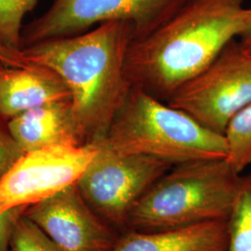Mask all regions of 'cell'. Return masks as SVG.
<instances>
[{"label":"cell","mask_w":251,"mask_h":251,"mask_svg":"<svg viewBox=\"0 0 251 251\" xmlns=\"http://www.w3.org/2000/svg\"><path fill=\"white\" fill-rule=\"evenodd\" d=\"M245 0H186L148 36L133 39L126 57L132 88L165 102L211 63L246 25Z\"/></svg>","instance_id":"6da1fadb"},{"label":"cell","mask_w":251,"mask_h":251,"mask_svg":"<svg viewBox=\"0 0 251 251\" xmlns=\"http://www.w3.org/2000/svg\"><path fill=\"white\" fill-rule=\"evenodd\" d=\"M134 28L114 21L76 36L48 40L22 50L32 63L57 73L72 95L74 125L81 145L103 141L132 86L126 57Z\"/></svg>","instance_id":"7a4b0ae2"},{"label":"cell","mask_w":251,"mask_h":251,"mask_svg":"<svg viewBox=\"0 0 251 251\" xmlns=\"http://www.w3.org/2000/svg\"><path fill=\"white\" fill-rule=\"evenodd\" d=\"M240 177L227 159L173 166L137 202L126 231L157 232L228 220Z\"/></svg>","instance_id":"3957f363"},{"label":"cell","mask_w":251,"mask_h":251,"mask_svg":"<svg viewBox=\"0 0 251 251\" xmlns=\"http://www.w3.org/2000/svg\"><path fill=\"white\" fill-rule=\"evenodd\" d=\"M121 154H144L171 163L226 159L225 135L198 123L187 113L132 88L101 141Z\"/></svg>","instance_id":"277c9868"},{"label":"cell","mask_w":251,"mask_h":251,"mask_svg":"<svg viewBox=\"0 0 251 251\" xmlns=\"http://www.w3.org/2000/svg\"><path fill=\"white\" fill-rule=\"evenodd\" d=\"M77 181L81 196L109 225L121 233L128 216L147 190L173 167L144 154H121L102 142Z\"/></svg>","instance_id":"5b68a950"},{"label":"cell","mask_w":251,"mask_h":251,"mask_svg":"<svg viewBox=\"0 0 251 251\" xmlns=\"http://www.w3.org/2000/svg\"><path fill=\"white\" fill-rule=\"evenodd\" d=\"M186 0H53L49 10L23 28L22 50L38 43L86 33L95 25L130 22L134 39L148 36Z\"/></svg>","instance_id":"8992f818"},{"label":"cell","mask_w":251,"mask_h":251,"mask_svg":"<svg viewBox=\"0 0 251 251\" xmlns=\"http://www.w3.org/2000/svg\"><path fill=\"white\" fill-rule=\"evenodd\" d=\"M251 102V56L236 38L168 101L222 135L230 120Z\"/></svg>","instance_id":"52a82bcc"},{"label":"cell","mask_w":251,"mask_h":251,"mask_svg":"<svg viewBox=\"0 0 251 251\" xmlns=\"http://www.w3.org/2000/svg\"><path fill=\"white\" fill-rule=\"evenodd\" d=\"M96 152V144L50 145L25 152L0 180V214L77 183Z\"/></svg>","instance_id":"ba28073f"},{"label":"cell","mask_w":251,"mask_h":251,"mask_svg":"<svg viewBox=\"0 0 251 251\" xmlns=\"http://www.w3.org/2000/svg\"><path fill=\"white\" fill-rule=\"evenodd\" d=\"M25 216L59 251H111L122 233L88 205L77 183L28 206Z\"/></svg>","instance_id":"9c48e42d"},{"label":"cell","mask_w":251,"mask_h":251,"mask_svg":"<svg viewBox=\"0 0 251 251\" xmlns=\"http://www.w3.org/2000/svg\"><path fill=\"white\" fill-rule=\"evenodd\" d=\"M72 100L63 78L45 65L11 66L0 61V117L6 122L56 101Z\"/></svg>","instance_id":"30bf717a"},{"label":"cell","mask_w":251,"mask_h":251,"mask_svg":"<svg viewBox=\"0 0 251 251\" xmlns=\"http://www.w3.org/2000/svg\"><path fill=\"white\" fill-rule=\"evenodd\" d=\"M227 241V220H219L157 232L127 230L111 251H225Z\"/></svg>","instance_id":"8fae6325"},{"label":"cell","mask_w":251,"mask_h":251,"mask_svg":"<svg viewBox=\"0 0 251 251\" xmlns=\"http://www.w3.org/2000/svg\"><path fill=\"white\" fill-rule=\"evenodd\" d=\"M7 126L25 152L50 145L81 146L74 125L71 100L26 111L7 121Z\"/></svg>","instance_id":"7c38bea8"},{"label":"cell","mask_w":251,"mask_h":251,"mask_svg":"<svg viewBox=\"0 0 251 251\" xmlns=\"http://www.w3.org/2000/svg\"><path fill=\"white\" fill-rule=\"evenodd\" d=\"M227 224L228 241L225 251H251V173L240 177Z\"/></svg>","instance_id":"4fadbf2b"},{"label":"cell","mask_w":251,"mask_h":251,"mask_svg":"<svg viewBox=\"0 0 251 251\" xmlns=\"http://www.w3.org/2000/svg\"><path fill=\"white\" fill-rule=\"evenodd\" d=\"M225 137L228 146L226 159L240 174L251 164V102L230 120Z\"/></svg>","instance_id":"5bb4252c"},{"label":"cell","mask_w":251,"mask_h":251,"mask_svg":"<svg viewBox=\"0 0 251 251\" xmlns=\"http://www.w3.org/2000/svg\"><path fill=\"white\" fill-rule=\"evenodd\" d=\"M39 0H0V48L20 51L23 20Z\"/></svg>","instance_id":"9a60e30c"},{"label":"cell","mask_w":251,"mask_h":251,"mask_svg":"<svg viewBox=\"0 0 251 251\" xmlns=\"http://www.w3.org/2000/svg\"><path fill=\"white\" fill-rule=\"evenodd\" d=\"M9 251H59L51 240L25 214L11 235Z\"/></svg>","instance_id":"2e32d148"},{"label":"cell","mask_w":251,"mask_h":251,"mask_svg":"<svg viewBox=\"0 0 251 251\" xmlns=\"http://www.w3.org/2000/svg\"><path fill=\"white\" fill-rule=\"evenodd\" d=\"M25 152L9 133L7 122L0 117V180Z\"/></svg>","instance_id":"e0dca14e"},{"label":"cell","mask_w":251,"mask_h":251,"mask_svg":"<svg viewBox=\"0 0 251 251\" xmlns=\"http://www.w3.org/2000/svg\"><path fill=\"white\" fill-rule=\"evenodd\" d=\"M27 207H15L0 214V251H9L11 235Z\"/></svg>","instance_id":"ac0fdd59"},{"label":"cell","mask_w":251,"mask_h":251,"mask_svg":"<svg viewBox=\"0 0 251 251\" xmlns=\"http://www.w3.org/2000/svg\"><path fill=\"white\" fill-rule=\"evenodd\" d=\"M0 61L11 66H19V67H25L33 64L31 61L27 59L26 56L24 54L23 50L13 51V50H9L1 48H0Z\"/></svg>","instance_id":"d6986e66"},{"label":"cell","mask_w":251,"mask_h":251,"mask_svg":"<svg viewBox=\"0 0 251 251\" xmlns=\"http://www.w3.org/2000/svg\"><path fill=\"white\" fill-rule=\"evenodd\" d=\"M238 38L243 49L246 50L247 53L251 56V8L249 9L246 25L244 27L241 34L238 36Z\"/></svg>","instance_id":"ffe728a7"}]
</instances>
